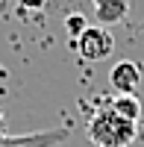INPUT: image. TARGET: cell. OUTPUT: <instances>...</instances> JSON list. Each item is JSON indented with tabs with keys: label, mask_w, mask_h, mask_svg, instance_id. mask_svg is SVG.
<instances>
[{
	"label": "cell",
	"mask_w": 144,
	"mask_h": 147,
	"mask_svg": "<svg viewBox=\"0 0 144 147\" xmlns=\"http://www.w3.org/2000/svg\"><path fill=\"white\" fill-rule=\"evenodd\" d=\"M0 136H3V132H0Z\"/></svg>",
	"instance_id": "9c48e42d"
},
{
	"label": "cell",
	"mask_w": 144,
	"mask_h": 147,
	"mask_svg": "<svg viewBox=\"0 0 144 147\" xmlns=\"http://www.w3.org/2000/svg\"><path fill=\"white\" fill-rule=\"evenodd\" d=\"M68 138V129H47V132H32V136H0V147H56Z\"/></svg>",
	"instance_id": "277c9868"
},
{
	"label": "cell",
	"mask_w": 144,
	"mask_h": 147,
	"mask_svg": "<svg viewBox=\"0 0 144 147\" xmlns=\"http://www.w3.org/2000/svg\"><path fill=\"white\" fill-rule=\"evenodd\" d=\"M88 138L97 147H129L135 141V124L118 118L112 109H100L88 121Z\"/></svg>",
	"instance_id": "6da1fadb"
},
{
	"label": "cell",
	"mask_w": 144,
	"mask_h": 147,
	"mask_svg": "<svg viewBox=\"0 0 144 147\" xmlns=\"http://www.w3.org/2000/svg\"><path fill=\"white\" fill-rule=\"evenodd\" d=\"M141 85V65H135L133 59H121L109 68V88L124 97V94H135Z\"/></svg>",
	"instance_id": "3957f363"
},
{
	"label": "cell",
	"mask_w": 144,
	"mask_h": 147,
	"mask_svg": "<svg viewBox=\"0 0 144 147\" xmlns=\"http://www.w3.org/2000/svg\"><path fill=\"white\" fill-rule=\"evenodd\" d=\"M94 6V18L100 21V27H109L127 18L129 12V0H91Z\"/></svg>",
	"instance_id": "5b68a950"
},
{
	"label": "cell",
	"mask_w": 144,
	"mask_h": 147,
	"mask_svg": "<svg viewBox=\"0 0 144 147\" xmlns=\"http://www.w3.org/2000/svg\"><path fill=\"white\" fill-rule=\"evenodd\" d=\"M18 6L21 9H30V12H38L47 6V0H18Z\"/></svg>",
	"instance_id": "ba28073f"
},
{
	"label": "cell",
	"mask_w": 144,
	"mask_h": 147,
	"mask_svg": "<svg viewBox=\"0 0 144 147\" xmlns=\"http://www.w3.org/2000/svg\"><path fill=\"white\" fill-rule=\"evenodd\" d=\"M109 109H112V112H115L118 118H124V121H133V124H135V121L141 118V100H138L135 94H124V97H115V103H112Z\"/></svg>",
	"instance_id": "8992f818"
},
{
	"label": "cell",
	"mask_w": 144,
	"mask_h": 147,
	"mask_svg": "<svg viewBox=\"0 0 144 147\" xmlns=\"http://www.w3.org/2000/svg\"><path fill=\"white\" fill-rule=\"evenodd\" d=\"M112 47H115V38L109 35L106 27H88V30L74 41L77 56L85 59V62H100V59H106V56L112 53Z\"/></svg>",
	"instance_id": "7a4b0ae2"
},
{
	"label": "cell",
	"mask_w": 144,
	"mask_h": 147,
	"mask_svg": "<svg viewBox=\"0 0 144 147\" xmlns=\"http://www.w3.org/2000/svg\"><path fill=\"white\" fill-rule=\"evenodd\" d=\"M88 27H91V24H88V18L82 15V12H71V15H65V32H68L74 41H77Z\"/></svg>",
	"instance_id": "52a82bcc"
}]
</instances>
